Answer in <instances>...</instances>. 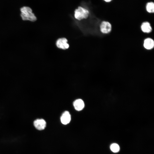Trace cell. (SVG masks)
Listing matches in <instances>:
<instances>
[{"mask_svg":"<svg viewBox=\"0 0 154 154\" xmlns=\"http://www.w3.org/2000/svg\"><path fill=\"white\" fill-rule=\"evenodd\" d=\"M21 16L23 21H29L32 22L35 21L37 18L32 12L31 8L24 6L20 9Z\"/></svg>","mask_w":154,"mask_h":154,"instance_id":"obj_1","label":"cell"},{"mask_svg":"<svg viewBox=\"0 0 154 154\" xmlns=\"http://www.w3.org/2000/svg\"><path fill=\"white\" fill-rule=\"evenodd\" d=\"M74 13L75 18L79 21L83 19H87L89 14V12L88 10L81 7H79L76 9Z\"/></svg>","mask_w":154,"mask_h":154,"instance_id":"obj_2","label":"cell"},{"mask_svg":"<svg viewBox=\"0 0 154 154\" xmlns=\"http://www.w3.org/2000/svg\"><path fill=\"white\" fill-rule=\"evenodd\" d=\"M67 42L68 40L66 38H59L56 41V46L59 48L66 50L68 49L69 47Z\"/></svg>","mask_w":154,"mask_h":154,"instance_id":"obj_3","label":"cell"},{"mask_svg":"<svg viewBox=\"0 0 154 154\" xmlns=\"http://www.w3.org/2000/svg\"><path fill=\"white\" fill-rule=\"evenodd\" d=\"M112 25L108 22L104 21L100 25V30L101 32L104 34L109 33L111 31Z\"/></svg>","mask_w":154,"mask_h":154,"instance_id":"obj_4","label":"cell"},{"mask_svg":"<svg viewBox=\"0 0 154 154\" xmlns=\"http://www.w3.org/2000/svg\"><path fill=\"white\" fill-rule=\"evenodd\" d=\"M33 125L37 129L42 130L45 128L46 123L45 120L42 119H37L34 121Z\"/></svg>","mask_w":154,"mask_h":154,"instance_id":"obj_5","label":"cell"},{"mask_svg":"<svg viewBox=\"0 0 154 154\" xmlns=\"http://www.w3.org/2000/svg\"><path fill=\"white\" fill-rule=\"evenodd\" d=\"M70 120L71 116L69 112L67 111L64 112L60 117L61 123L64 125H66L68 123Z\"/></svg>","mask_w":154,"mask_h":154,"instance_id":"obj_6","label":"cell"},{"mask_svg":"<svg viewBox=\"0 0 154 154\" xmlns=\"http://www.w3.org/2000/svg\"><path fill=\"white\" fill-rule=\"evenodd\" d=\"M73 104L75 110L78 111L82 110L84 106V102L81 99L76 100L74 102Z\"/></svg>","mask_w":154,"mask_h":154,"instance_id":"obj_7","label":"cell"},{"mask_svg":"<svg viewBox=\"0 0 154 154\" xmlns=\"http://www.w3.org/2000/svg\"><path fill=\"white\" fill-rule=\"evenodd\" d=\"M143 46L144 48L147 50L152 49L154 46V41L151 38L145 39L144 41Z\"/></svg>","mask_w":154,"mask_h":154,"instance_id":"obj_8","label":"cell"},{"mask_svg":"<svg viewBox=\"0 0 154 154\" xmlns=\"http://www.w3.org/2000/svg\"><path fill=\"white\" fill-rule=\"evenodd\" d=\"M141 29L142 31L145 33H150L152 30L150 24L148 22H143L141 25Z\"/></svg>","mask_w":154,"mask_h":154,"instance_id":"obj_9","label":"cell"},{"mask_svg":"<svg viewBox=\"0 0 154 154\" xmlns=\"http://www.w3.org/2000/svg\"><path fill=\"white\" fill-rule=\"evenodd\" d=\"M145 9L147 12L149 13L154 12V3L152 1L148 2L145 5Z\"/></svg>","mask_w":154,"mask_h":154,"instance_id":"obj_10","label":"cell"},{"mask_svg":"<svg viewBox=\"0 0 154 154\" xmlns=\"http://www.w3.org/2000/svg\"><path fill=\"white\" fill-rule=\"evenodd\" d=\"M110 149L111 151L114 153H117L120 150V147L118 144L116 143L112 144L110 146Z\"/></svg>","mask_w":154,"mask_h":154,"instance_id":"obj_11","label":"cell"},{"mask_svg":"<svg viewBox=\"0 0 154 154\" xmlns=\"http://www.w3.org/2000/svg\"><path fill=\"white\" fill-rule=\"evenodd\" d=\"M106 3H110L113 0H103Z\"/></svg>","mask_w":154,"mask_h":154,"instance_id":"obj_12","label":"cell"}]
</instances>
